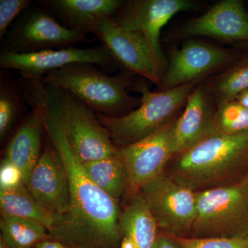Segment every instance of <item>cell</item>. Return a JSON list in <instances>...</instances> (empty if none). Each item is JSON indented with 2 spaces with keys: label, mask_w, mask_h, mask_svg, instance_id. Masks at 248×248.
Wrapping results in <instances>:
<instances>
[{
  "label": "cell",
  "mask_w": 248,
  "mask_h": 248,
  "mask_svg": "<svg viewBox=\"0 0 248 248\" xmlns=\"http://www.w3.org/2000/svg\"><path fill=\"white\" fill-rule=\"evenodd\" d=\"M28 105L40 112L47 137L62 160L68 179L69 210L57 222L50 234L65 241L102 247L116 244L122 235V213L117 200L88 176L45 96L35 93L29 97Z\"/></svg>",
  "instance_id": "1"
},
{
  "label": "cell",
  "mask_w": 248,
  "mask_h": 248,
  "mask_svg": "<svg viewBox=\"0 0 248 248\" xmlns=\"http://www.w3.org/2000/svg\"><path fill=\"white\" fill-rule=\"evenodd\" d=\"M248 159V130L217 131L178 155L170 177L191 190L217 187Z\"/></svg>",
  "instance_id": "2"
},
{
  "label": "cell",
  "mask_w": 248,
  "mask_h": 248,
  "mask_svg": "<svg viewBox=\"0 0 248 248\" xmlns=\"http://www.w3.org/2000/svg\"><path fill=\"white\" fill-rule=\"evenodd\" d=\"M40 79L71 93L95 113L111 118L123 117L141 104V99L128 94L131 82L127 73L109 76L94 65L73 63L49 72Z\"/></svg>",
  "instance_id": "3"
},
{
  "label": "cell",
  "mask_w": 248,
  "mask_h": 248,
  "mask_svg": "<svg viewBox=\"0 0 248 248\" xmlns=\"http://www.w3.org/2000/svg\"><path fill=\"white\" fill-rule=\"evenodd\" d=\"M197 82L153 92L143 84L135 85L141 93V104L130 113L111 118L97 114L98 120L118 148L128 146L150 136L174 119Z\"/></svg>",
  "instance_id": "4"
},
{
  "label": "cell",
  "mask_w": 248,
  "mask_h": 248,
  "mask_svg": "<svg viewBox=\"0 0 248 248\" xmlns=\"http://www.w3.org/2000/svg\"><path fill=\"white\" fill-rule=\"evenodd\" d=\"M42 89L49 107L61 122L72 151L81 164L118 154V147L92 109L71 93L42 81Z\"/></svg>",
  "instance_id": "5"
},
{
  "label": "cell",
  "mask_w": 248,
  "mask_h": 248,
  "mask_svg": "<svg viewBox=\"0 0 248 248\" xmlns=\"http://www.w3.org/2000/svg\"><path fill=\"white\" fill-rule=\"evenodd\" d=\"M197 216L192 237H237L248 235V188L234 185L196 191Z\"/></svg>",
  "instance_id": "6"
},
{
  "label": "cell",
  "mask_w": 248,
  "mask_h": 248,
  "mask_svg": "<svg viewBox=\"0 0 248 248\" xmlns=\"http://www.w3.org/2000/svg\"><path fill=\"white\" fill-rule=\"evenodd\" d=\"M85 36L66 29L44 7L25 10L5 35L1 53L29 54L74 46Z\"/></svg>",
  "instance_id": "7"
},
{
  "label": "cell",
  "mask_w": 248,
  "mask_h": 248,
  "mask_svg": "<svg viewBox=\"0 0 248 248\" xmlns=\"http://www.w3.org/2000/svg\"><path fill=\"white\" fill-rule=\"evenodd\" d=\"M141 192L158 228L173 236L190 234L197 216L195 191L164 174Z\"/></svg>",
  "instance_id": "8"
},
{
  "label": "cell",
  "mask_w": 248,
  "mask_h": 248,
  "mask_svg": "<svg viewBox=\"0 0 248 248\" xmlns=\"http://www.w3.org/2000/svg\"><path fill=\"white\" fill-rule=\"evenodd\" d=\"M195 3L189 0L124 1L112 18L121 26L136 32L144 40L161 74L165 65L160 45L161 29L173 16L182 11L195 9Z\"/></svg>",
  "instance_id": "9"
},
{
  "label": "cell",
  "mask_w": 248,
  "mask_h": 248,
  "mask_svg": "<svg viewBox=\"0 0 248 248\" xmlns=\"http://www.w3.org/2000/svg\"><path fill=\"white\" fill-rule=\"evenodd\" d=\"M175 122L173 119L141 141L119 148V156L126 170L127 190L132 197L164 174L165 167L174 155L172 134Z\"/></svg>",
  "instance_id": "10"
},
{
  "label": "cell",
  "mask_w": 248,
  "mask_h": 248,
  "mask_svg": "<svg viewBox=\"0 0 248 248\" xmlns=\"http://www.w3.org/2000/svg\"><path fill=\"white\" fill-rule=\"evenodd\" d=\"M73 63H88L112 70L117 62L102 45L91 48L75 46L29 54L0 53V68L14 70L22 76L40 78L49 72Z\"/></svg>",
  "instance_id": "11"
},
{
  "label": "cell",
  "mask_w": 248,
  "mask_h": 248,
  "mask_svg": "<svg viewBox=\"0 0 248 248\" xmlns=\"http://www.w3.org/2000/svg\"><path fill=\"white\" fill-rule=\"evenodd\" d=\"M93 33L101 41L117 65L154 84H160L161 73L146 42L138 34L122 27L112 17L101 21Z\"/></svg>",
  "instance_id": "12"
},
{
  "label": "cell",
  "mask_w": 248,
  "mask_h": 248,
  "mask_svg": "<svg viewBox=\"0 0 248 248\" xmlns=\"http://www.w3.org/2000/svg\"><path fill=\"white\" fill-rule=\"evenodd\" d=\"M25 186L37 203L53 215L55 224L68 213L70 195L66 171L48 137Z\"/></svg>",
  "instance_id": "13"
},
{
  "label": "cell",
  "mask_w": 248,
  "mask_h": 248,
  "mask_svg": "<svg viewBox=\"0 0 248 248\" xmlns=\"http://www.w3.org/2000/svg\"><path fill=\"white\" fill-rule=\"evenodd\" d=\"M232 58V55L225 49L198 41H189L173 52L169 68L161 78V91L197 82Z\"/></svg>",
  "instance_id": "14"
},
{
  "label": "cell",
  "mask_w": 248,
  "mask_h": 248,
  "mask_svg": "<svg viewBox=\"0 0 248 248\" xmlns=\"http://www.w3.org/2000/svg\"><path fill=\"white\" fill-rule=\"evenodd\" d=\"M182 33L186 37L205 36L227 42L248 41V14L242 1L223 0L187 22Z\"/></svg>",
  "instance_id": "15"
},
{
  "label": "cell",
  "mask_w": 248,
  "mask_h": 248,
  "mask_svg": "<svg viewBox=\"0 0 248 248\" xmlns=\"http://www.w3.org/2000/svg\"><path fill=\"white\" fill-rule=\"evenodd\" d=\"M213 112L207 93L196 86L186 103V108L176 120L172 134L174 155H179L217 132Z\"/></svg>",
  "instance_id": "16"
},
{
  "label": "cell",
  "mask_w": 248,
  "mask_h": 248,
  "mask_svg": "<svg viewBox=\"0 0 248 248\" xmlns=\"http://www.w3.org/2000/svg\"><path fill=\"white\" fill-rule=\"evenodd\" d=\"M123 0H45L42 7L63 27L86 37L103 19L113 17Z\"/></svg>",
  "instance_id": "17"
},
{
  "label": "cell",
  "mask_w": 248,
  "mask_h": 248,
  "mask_svg": "<svg viewBox=\"0 0 248 248\" xmlns=\"http://www.w3.org/2000/svg\"><path fill=\"white\" fill-rule=\"evenodd\" d=\"M45 130L40 112L31 109L10 140L4 159L17 166L25 184L42 155V135Z\"/></svg>",
  "instance_id": "18"
},
{
  "label": "cell",
  "mask_w": 248,
  "mask_h": 248,
  "mask_svg": "<svg viewBox=\"0 0 248 248\" xmlns=\"http://www.w3.org/2000/svg\"><path fill=\"white\" fill-rule=\"evenodd\" d=\"M121 231L138 248H154L158 226L141 192L132 197L131 202L122 213Z\"/></svg>",
  "instance_id": "19"
},
{
  "label": "cell",
  "mask_w": 248,
  "mask_h": 248,
  "mask_svg": "<svg viewBox=\"0 0 248 248\" xmlns=\"http://www.w3.org/2000/svg\"><path fill=\"white\" fill-rule=\"evenodd\" d=\"M1 215L27 218L40 223L50 232L55 226V218L37 203L25 184L11 188H0Z\"/></svg>",
  "instance_id": "20"
},
{
  "label": "cell",
  "mask_w": 248,
  "mask_h": 248,
  "mask_svg": "<svg viewBox=\"0 0 248 248\" xmlns=\"http://www.w3.org/2000/svg\"><path fill=\"white\" fill-rule=\"evenodd\" d=\"M82 165L91 180L115 200L126 190V170L118 154Z\"/></svg>",
  "instance_id": "21"
},
{
  "label": "cell",
  "mask_w": 248,
  "mask_h": 248,
  "mask_svg": "<svg viewBox=\"0 0 248 248\" xmlns=\"http://www.w3.org/2000/svg\"><path fill=\"white\" fill-rule=\"evenodd\" d=\"M1 239L7 248H31L49 239L48 229L37 222L1 215Z\"/></svg>",
  "instance_id": "22"
},
{
  "label": "cell",
  "mask_w": 248,
  "mask_h": 248,
  "mask_svg": "<svg viewBox=\"0 0 248 248\" xmlns=\"http://www.w3.org/2000/svg\"><path fill=\"white\" fill-rule=\"evenodd\" d=\"M26 104L20 84L6 79L1 73L0 81V138L2 141L20 115Z\"/></svg>",
  "instance_id": "23"
},
{
  "label": "cell",
  "mask_w": 248,
  "mask_h": 248,
  "mask_svg": "<svg viewBox=\"0 0 248 248\" xmlns=\"http://www.w3.org/2000/svg\"><path fill=\"white\" fill-rule=\"evenodd\" d=\"M210 86L218 103L234 101L240 93L248 89V60L217 77Z\"/></svg>",
  "instance_id": "24"
},
{
  "label": "cell",
  "mask_w": 248,
  "mask_h": 248,
  "mask_svg": "<svg viewBox=\"0 0 248 248\" xmlns=\"http://www.w3.org/2000/svg\"><path fill=\"white\" fill-rule=\"evenodd\" d=\"M215 125L217 131L235 134L248 130V109L236 101L218 103L215 111Z\"/></svg>",
  "instance_id": "25"
},
{
  "label": "cell",
  "mask_w": 248,
  "mask_h": 248,
  "mask_svg": "<svg viewBox=\"0 0 248 248\" xmlns=\"http://www.w3.org/2000/svg\"><path fill=\"white\" fill-rule=\"evenodd\" d=\"M167 235L183 248H248V235L237 237L209 238Z\"/></svg>",
  "instance_id": "26"
},
{
  "label": "cell",
  "mask_w": 248,
  "mask_h": 248,
  "mask_svg": "<svg viewBox=\"0 0 248 248\" xmlns=\"http://www.w3.org/2000/svg\"><path fill=\"white\" fill-rule=\"evenodd\" d=\"M31 0H1L0 1V39L4 38L15 21L31 7Z\"/></svg>",
  "instance_id": "27"
},
{
  "label": "cell",
  "mask_w": 248,
  "mask_h": 248,
  "mask_svg": "<svg viewBox=\"0 0 248 248\" xmlns=\"http://www.w3.org/2000/svg\"><path fill=\"white\" fill-rule=\"evenodd\" d=\"M24 184L22 172L17 166L3 159L0 166V188H11Z\"/></svg>",
  "instance_id": "28"
},
{
  "label": "cell",
  "mask_w": 248,
  "mask_h": 248,
  "mask_svg": "<svg viewBox=\"0 0 248 248\" xmlns=\"http://www.w3.org/2000/svg\"><path fill=\"white\" fill-rule=\"evenodd\" d=\"M154 248H183L167 234L159 236Z\"/></svg>",
  "instance_id": "29"
},
{
  "label": "cell",
  "mask_w": 248,
  "mask_h": 248,
  "mask_svg": "<svg viewBox=\"0 0 248 248\" xmlns=\"http://www.w3.org/2000/svg\"><path fill=\"white\" fill-rule=\"evenodd\" d=\"M37 248H69L65 245L62 244L59 241H52V240H46L36 246Z\"/></svg>",
  "instance_id": "30"
},
{
  "label": "cell",
  "mask_w": 248,
  "mask_h": 248,
  "mask_svg": "<svg viewBox=\"0 0 248 248\" xmlns=\"http://www.w3.org/2000/svg\"><path fill=\"white\" fill-rule=\"evenodd\" d=\"M234 101L243 107L248 109V89L240 93L235 98Z\"/></svg>",
  "instance_id": "31"
},
{
  "label": "cell",
  "mask_w": 248,
  "mask_h": 248,
  "mask_svg": "<svg viewBox=\"0 0 248 248\" xmlns=\"http://www.w3.org/2000/svg\"><path fill=\"white\" fill-rule=\"evenodd\" d=\"M120 248H138L131 239L126 236H123Z\"/></svg>",
  "instance_id": "32"
},
{
  "label": "cell",
  "mask_w": 248,
  "mask_h": 248,
  "mask_svg": "<svg viewBox=\"0 0 248 248\" xmlns=\"http://www.w3.org/2000/svg\"><path fill=\"white\" fill-rule=\"evenodd\" d=\"M241 185L244 186V187H248V172L246 173V175L244 176V177L243 178L242 180L241 181V182H239Z\"/></svg>",
  "instance_id": "33"
},
{
  "label": "cell",
  "mask_w": 248,
  "mask_h": 248,
  "mask_svg": "<svg viewBox=\"0 0 248 248\" xmlns=\"http://www.w3.org/2000/svg\"><path fill=\"white\" fill-rule=\"evenodd\" d=\"M0 248H7L5 246V245L4 244V243L2 242V241H1V246H0Z\"/></svg>",
  "instance_id": "34"
}]
</instances>
